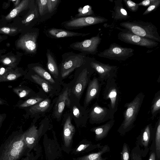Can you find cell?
<instances>
[{
	"label": "cell",
	"instance_id": "obj_1",
	"mask_svg": "<svg viewBox=\"0 0 160 160\" xmlns=\"http://www.w3.org/2000/svg\"><path fill=\"white\" fill-rule=\"evenodd\" d=\"M144 95L138 94L132 101L126 103L123 112V120L117 130L120 135L124 136L134 127L135 122L142 104Z\"/></svg>",
	"mask_w": 160,
	"mask_h": 160
},
{
	"label": "cell",
	"instance_id": "obj_2",
	"mask_svg": "<svg viewBox=\"0 0 160 160\" xmlns=\"http://www.w3.org/2000/svg\"><path fill=\"white\" fill-rule=\"evenodd\" d=\"M120 25L134 34L158 42H160L158 28L151 22L133 20L122 22Z\"/></svg>",
	"mask_w": 160,
	"mask_h": 160
},
{
	"label": "cell",
	"instance_id": "obj_3",
	"mask_svg": "<svg viewBox=\"0 0 160 160\" xmlns=\"http://www.w3.org/2000/svg\"><path fill=\"white\" fill-rule=\"evenodd\" d=\"M134 51L132 48L122 47L114 42L98 55L99 57L110 60L124 61L134 55Z\"/></svg>",
	"mask_w": 160,
	"mask_h": 160
},
{
	"label": "cell",
	"instance_id": "obj_4",
	"mask_svg": "<svg viewBox=\"0 0 160 160\" xmlns=\"http://www.w3.org/2000/svg\"><path fill=\"white\" fill-rule=\"evenodd\" d=\"M115 78H109L106 80L103 93V99H109L108 108L114 114L118 109L119 100V91Z\"/></svg>",
	"mask_w": 160,
	"mask_h": 160
},
{
	"label": "cell",
	"instance_id": "obj_5",
	"mask_svg": "<svg viewBox=\"0 0 160 160\" xmlns=\"http://www.w3.org/2000/svg\"><path fill=\"white\" fill-rule=\"evenodd\" d=\"M117 35L118 38L125 43L151 48L157 46L158 42L134 34L123 29Z\"/></svg>",
	"mask_w": 160,
	"mask_h": 160
},
{
	"label": "cell",
	"instance_id": "obj_6",
	"mask_svg": "<svg viewBox=\"0 0 160 160\" xmlns=\"http://www.w3.org/2000/svg\"><path fill=\"white\" fill-rule=\"evenodd\" d=\"M37 38L36 32L23 31L15 42L16 48L28 53H35L37 49Z\"/></svg>",
	"mask_w": 160,
	"mask_h": 160
},
{
	"label": "cell",
	"instance_id": "obj_7",
	"mask_svg": "<svg viewBox=\"0 0 160 160\" xmlns=\"http://www.w3.org/2000/svg\"><path fill=\"white\" fill-rule=\"evenodd\" d=\"M90 65L97 73L98 78L102 83L105 81L112 78H115L119 67L105 64L96 60L91 62Z\"/></svg>",
	"mask_w": 160,
	"mask_h": 160
},
{
	"label": "cell",
	"instance_id": "obj_8",
	"mask_svg": "<svg viewBox=\"0 0 160 160\" xmlns=\"http://www.w3.org/2000/svg\"><path fill=\"white\" fill-rule=\"evenodd\" d=\"M114 114L108 108L95 103L91 108L89 118L92 124H100L114 119Z\"/></svg>",
	"mask_w": 160,
	"mask_h": 160
},
{
	"label": "cell",
	"instance_id": "obj_9",
	"mask_svg": "<svg viewBox=\"0 0 160 160\" xmlns=\"http://www.w3.org/2000/svg\"><path fill=\"white\" fill-rule=\"evenodd\" d=\"M99 34L90 38L73 43L71 45L70 47L86 53L96 54L98 52V48L102 40Z\"/></svg>",
	"mask_w": 160,
	"mask_h": 160
},
{
	"label": "cell",
	"instance_id": "obj_10",
	"mask_svg": "<svg viewBox=\"0 0 160 160\" xmlns=\"http://www.w3.org/2000/svg\"><path fill=\"white\" fill-rule=\"evenodd\" d=\"M76 54L68 57L62 65L61 74L65 78L73 72L76 68L81 66L85 62V55Z\"/></svg>",
	"mask_w": 160,
	"mask_h": 160
},
{
	"label": "cell",
	"instance_id": "obj_11",
	"mask_svg": "<svg viewBox=\"0 0 160 160\" xmlns=\"http://www.w3.org/2000/svg\"><path fill=\"white\" fill-rule=\"evenodd\" d=\"M108 21L103 17L90 16L72 19L67 22L65 25L68 28H78L103 23Z\"/></svg>",
	"mask_w": 160,
	"mask_h": 160
},
{
	"label": "cell",
	"instance_id": "obj_12",
	"mask_svg": "<svg viewBox=\"0 0 160 160\" xmlns=\"http://www.w3.org/2000/svg\"><path fill=\"white\" fill-rule=\"evenodd\" d=\"M154 133V128L151 123L147 125L142 129L137 138L136 142L142 151V158L145 157L148 152L149 144L152 142Z\"/></svg>",
	"mask_w": 160,
	"mask_h": 160
},
{
	"label": "cell",
	"instance_id": "obj_13",
	"mask_svg": "<svg viewBox=\"0 0 160 160\" xmlns=\"http://www.w3.org/2000/svg\"><path fill=\"white\" fill-rule=\"evenodd\" d=\"M102 84L98 78L95 77L89 82L85 99V104L86 106L88 105L93 99L98 96Z\"/></svg>",
	"mask_w": 160,
	"mask_h": 160
},
{
	"label": "cell",
	"instance_id": "obj_14",
	"mask_svg": "<svg viewBox=\"0 0 160 160\" xmlns=\"http://www.w3.org/2000/svg\"><path fill=\"white\" fill-rule=\"evenodd\" d=\"M30 2L29 0L21 1L18 5L14 7L8 14L2 18V23L6 25L16 18L21 16V13L29 8Z\"/></svg>",
	"mask_w": 160,
	"mask_h": 160
},
{
	"label": "cell",
	"instance_id": "obj_15",
	"mask_svg": "<svg viewBox=\"0 0 160 160\" xmlns=\"http://www.w3.org/2000/svg\"><path fill=\"white\" fill-rule=\"evenodd\" d=\"M88 70L85 68L83 69L78 77L72 91L78 98H80L88 83Z\"/></svg>",
	"mask_w": 160,
	"mask_h": 160
},
{
	"label": "cell",
	"instance_id": "obj_16",
	"mask_svg": "<svg viewBox=\"0 0 160 160\" xmlns=\"http://www.w3.org/2000/svg\"><path fill=\"white\" fill-rule=\"evenodd\" d=\"M22 53L17 52L16 54L12 52L2 55L0 57V63L3 65L14 68L21 61Z\"/></svg>",
	"mask_w": 160,
	"mask_h": 160
},
{
	"label": "cell",
	"instance_id": "obj_17",
	"mask_svg": "<svg viewBox=\"0 0 160 160\" xmlns=\"http://www.w3.org/2000/svg\"><path fill=\"white\" fill-rule=\"evenodd\" d=\"M122 2V0L114 1V6L113 10H110L112 14V18L114 20H126L130 18L123 7Z\"/></svg>",
	"mask_w": 160,
	"mask_h": 160
},
{
	"label": "cell",
	"instance_id": "obj_18",
	"mask_svg": "<svg viewBox=\"0 0 160 160\" xmlns=\"http://www.w3.org/2000/svg\"><path fill=\"white\" fill-rule=\"evenodd\" d=\"M115 120L113 119L108 121L105 124L94 127L91 130L95 134L96 140H101L105 138L113 126Z\"/></svg>",
	"mask_w": 160,
	"mask_h": 160
},
{
	"label": "cell",
	"instance_id": "obj_19",
	"mask_svg": "<svg viewBox=\"0 0 160 160\" xmlns=\"http://www.w3.org/2000/svg\"><path fill=\"white\" fill-rule=\"evenodd\" d=\"M69 89L67 88L58 98L55 107L54 114L58 118L61 116L65 105L69 106L70 101L68 98Z\"/></svg>",
	"mask_w": 160,
	"mask_h": 160
},
{
	"label": "cell",
	"instance_id": "obj_20",
	"mask_svg": "<svg viewBox=\"0 0 160 160\" xmlns=\"http://www.w3.org/2000/svg\"><path fill=\"white\" fill-rule=\"evenodd\" d=\"M75 132V128L72 124L70 116L67 118L63 128V137L65 146L68 147Z\"/></svg>",
	"mask_w": 160,
	"mask_h": 160
},
{
	"label": "cell",
	"instance_id": "obj_21",
	"mask_svg": "<svg viewBox=\"0 0 160 160\" xmlns=\"http://www.w3.org/2000/svg\"><path fill=\"white\" fill-rule=\"evenodd\" d=\"M153 143L156 155V160H160V118L159 117L154 128L152 141Z\"/></svg>",
	"mask_w": 160,
	"mask_h": 160
},
{
	"label": "cell",
	"instance_id": "obj_22",
	"mask_svg": "<svg viewBox=\"0 0 160 160\" xmlns=\"http://www.w3.org/2000/svg\"><path fill=\"white\" fill-rule=\"evenodd\" d=\"M24 135L22 136L21 139L16 141L13 142L8 152V157L9 158L10 160L15 159L20 154L24 146L23 139Z\"/></svg>",
	"mask_w": 160,
	"mask_h": 160
},
{
	"label": "cell",
	"instance_id": "obj_23",
	"mask_svg": "<svg viewBox=\"0 0 160 160\" xmlns=\"http://www.w3.org/2000/svg\"><path fill=\"white\" fill-rule=\"evenodd\" d=\"M110 151V148L108 145H102L97 152L81 157L78 160H107V158L102 157V155Z\"/></svg>",
	"mask_w": 160,
	"mask_h": 160
},
{
	"label": "cell",
	"instance_id": "obj_24",
	"mask_svg": "<svg viewBox=\"0 0 160 160\" xmlns=\"http://www.w3.org/2000/svg\"><path fill=\"white\" fill-rule=\"evenodd\" d=\"M48 33L52 37L57 38L72 37L76 36H85L90 34L82 33L68 31L65 30L52 28L48 30Z\"/></svg>",
	"mask_w": 160,
	"mask_h": 160
},
{
	"label": "cell",
	"instance_id": "obj_25",
	"mask_svg": "<svg viewBox=\"0 0 160 160\" xmlns=\"http://www.w3.org/2000/svg\"><path fill=\"white\" fill-rule=\"evenodd\" d=\"M38 137V132L37 128L33 125L24 134L25 142L29 147L32 148L36 144Z\"/></svg>",
	"mask_w": 160,
	"mask_h": 160
},
{
	"label": "cell",
	"instance_id": "obj_26",
	"mask_svg": "<svg viewBox=\"0 0 160 160\" xmlns=\"http://www.w3.org/2000/svg\"><path fill=\"white\" fill-rule=\"evenodd\" d=\"M23 30L18 27L8 24L0 27V33L9 36H15L21 33Z\"/></svg>",
	"mask_w": 160,
	"mask_h": 160
},
{
	"label": "cell",
	"instance_id": "obj_27",
	"mask_svg": "<svg viewBox=\"0 0 160 160\" xmlns=\"http://www.w3.org/2000/svg\"><path fill=\"white\" fill-rule=\"evenodd\" d=\"M151 118L153 119L160 111V90L158 91L154 95L151 107Z\"/></svg>",
	"mask_w": 160,
	"mask_h": 160
},
{
	"label": "cell",
	"instance_id": "obj_28",
	"mask_svg": "<svg viewBox=\"0 0 160 160\" xmlns=\"http://www.w3.org/2000/svg\"><path fill=\"white\" fill-rule=\"evenodd\" d=\"M50 103V100L47 98L32 106L30 108L29 111L32 114L44 112L49 107Z\"/></svg>",
	"mask_w": 160,
	"mask_h": 160
},
{
	"label": "cell",
	"instance_id": "obj_29",
	"mask_svg": "<svg viewBox=\"0 0 160 160\" xmlns=\"http://www.w3.org/2000/svg\"><path fill=\"white\" fill-rule=\"evenodd\" d=\"M47 55L48 69L55 78H57L58 75V70L56 62L50 52H48Z\"/></svg>",
	"mask_w": 160,
	"mask_h": 160
},
{
	"label": "cell",
	"instance_id": "obj_30",
	"mask_svg": "<svg viewBox=\"0 0 160 160\" xmlns=\"http://www.w3.org/2000/svg\"><path fill=\"white\" fill-rule=\"evenodd\" d=\"M21 76L18 69H13L11 71L0 76V82L9 81L15 80Z\"/></svg>",
	"mask_w": 160,
	"mask_h": 160
},
{
	"label": "cell",
	"instance_id": "obj_31",
	"mask_svg": "<svg viewBox=\"0 0 160 160\" xmlns=\"http://www.w3.org/2000/svg\"><path fill=\"white\" fill-rule=\"evenodd\" d=\"M32 69L44 79L52 83H55V81L50 74L41 67L39 66H35L33 67Z\"/></svg>",
	"mask_w": 160,
	"mask_h": 160
},
{
	"label": "cell",
	"instance_id": "obj_32",
	"mask_svg": "<svg viewBox=\"0 0 160 160\" xmlns=\"http://www.w3.org/2000/svg\"><path fill=\"white\" fill-rule=\"evenodd\" d=\"M31 77L35 82L42 87L45 92H48L50 91L51 89L50 85L45 79L36 74L32 75Z\"/></svg>",
	"mask_w": 160,
	"mask_h": 160
},
{
	"label": "cell",
	"instance_id": "obj_33",
	"mask_svg": "<svg viewBox=\"0 0 160 160\" xmlns=\"http://www.w3.org/2000/svg\"><path fill=\"white\" fill-rule=\"evenodd\" d=\"M135 144L131 151L130 160H142V151L139 144L136 142Z\"/></svg>",
	"mask_w": 160,
	"mask_h": 160
},
{
	"label": "cell",
	"instance_id": "obj_34",
	"mask_svg": "<svg viewBox=\"0 0 160 160\" xmlns=\"http://www.w3.org/2000/svg\"><path fill=\"white\" fill-rule=\"evenodd\" d=\"M94 13L92 7L89 5H87L78 9V13L77 16L78 17H88L93 15Z\"/></svg>",
	"mask_w": 160,
	"mask_h": 160
},
{
	"label": "cell",
	"instance_id": "obj_35",
	"mask_svg": "<svg viewBox=\"0 0 160 160\" xmlns=\"http://www.w3.org/2000/svg\"><path fill=\"white\" fill-rule=\"evenodd\" d=\"M130 148L128 145L124 142L122 147L121 152V160H130Z\"/></svg>",
	"mask_w": 160,
	"mask_h": 160
},
{
	"label": "cell",
	"instance_id": "obj_36",
	"mask_svg": "<svg viewBox=\"0 0 160 160\" xmlns=\"http://www.w3.org/2000/svg\"><path fill=\"white\" fill-rule=\"evenodd\" d=\"M43 100L42 98H35L29 99L20 105L19 107L20 108H25L34 105L41 102Z\"/></svg>",
	"mask_w": 160,
	"mask_h": 160
},
{
	"label": "cell",
	"instance_id": "obj_37",
	"mask_svg": "<svg viewBox=\"0 0 160 160\" xmlns=\"http://www.w3.org/2000/svg\"><path fill=\"white\" fill-rule=\"evenodd\" d=\"M123 1L128 9L131 12H135L138 10V3L129 0H123Z\"/></svg>",
	"mask_w": 160,
	"mask_h": 160
},
{
	"label": "cell",
	"instance_id": "obj_38",
	"mask_svg": "<svg viewBox=\"0 0 160 160\" xmlns=\"http://www.w3.org/2000/svg\"><path fill=\"white\" fill-rule=\"evenodd\" d=\"M160 5V0H156L154 3L147 8L143 13L142 15H146L155 11Z\"/></svg>",
	"mask_w": 160,
	"mask_h": 160
},
{
	"label": "cell",
	"instance_id": "obj_39",
	"mask_svg": "<svg viewBox=\"0 0 160 160\" xmlns=\"http://www.w3.org/2000/svg\"><path fill=\"white\" fill-rule=\"evenodd\" d=\"M47 0H37L39 12L40 15L41 16H42L44 14L45 11L47 9Z\"/></svg>",
	"mask_w": 160,
	"mask_h": 160
},
{
	"label": "cell",
	"instance_id": "obj_40",
	"mask_svg": "<svg viewBox=\"0 0 160 160\" xmlns=\"http://www.w3.org/2000/svg\"><path fill=\"white\" fill-rule=\"evenodd\" d=\"M58 1V0H47V9L49 12H51L54 10Z\"/></svg>",
	"mask_w": 160,
	"mask_h": 160
},
{
	"label": "cell",
	"instance_id": "obj_41",
	"mask_svg": "<svg viewBox=\"0 0 160 160\" xmlns=\"http://www.w3.org/2000/svg\"><path fill=\"white\" fill-rule=\"evenodd\" d=\"M151 142L152 143L149 149L150 151L148 160H156V155L154 146L153 143L152 142Z\"/></svg>",
	"mask_w": 160,
	"mask_h": 160
},
{
	"label": "cell",
	"instance_id": "obj_42",
	"mask_svg": "<svg viewBox=\"0 0 160 160\" xmlns=\"http://www.w3.org/2000/svg\"><path fill=\"white\" fill-rule=\"evenodd\" d=\"M14 91L20 98L25 97L30 92L28 90L19 88L14 89Z\"/></svg>",
	"mask_w": 160,
	"mask_h": 160
},
{
	"label": "cell",
	"instance_id": "obj_43",
	"mask_svg": "<svg viewBox=\"0 0 160 160\" xmlns=\"http://www.w3.org/2000/svg\"><path fill=\"white\" fill-rule=\"evenodd\" d=\"M156 0H145L142 1L138 3L139 6H142L145 7H149Z\"/></svg>",
	"mask_w": 160,
	"mask_h": 160
},
{
	"label": "cell",
	"instance_id": "obj_44",
	"mask_svg": "<svg viewBox=\"0 0 160 160\" xmlns=\"http://www.w3.org/2000/svg\"><path fill=\"white\" fill-rule=\"evenodd\" d=\"M13 68L11 67L5 66V67H0V76L13 70Z\"/></svg>",
	"mask_w": 160,
	"mask_h": 160
},
{
	"label": "cell",
	"instance_id": "obj_45",
	"mask_svg": "<svg viewBox=\"0 0 160 160\" xmlns=\"http://www.w3.org/2000/svg\"><path fill=\"white\" fill-rule=\"evenodd\" d=\"M72 111L74 117L77 118H79L80 115V112L76 106H73Z\"/></svg>",
	"mask_w": 160,
	"mask_h": 160
},
{
	"label": "cell",
	"instance_id": "obj_46",
	"mask_svg": "<svg viewBox=\"0 0 160 160\" xmlns=\"http://www.w3.org/2000/svg\"><path fill=\"white\" fill-rule=\"evenodd\" d=\"M8 38V36L4 35H1L0 34V42L4 40H6Z\"/></svg>",
	"mask_w": 160,
	"mask_h": 160
},
{
	"label": "cell",
	"instance_id": "obj_47",
	"mask_svg": "<svg viewBox=\"0 0 160 160\" xmlns=\"http://www.w3.org/2000/svg\"><path fill=\"white\" fill-rule=\"evenodd\" d=\"M11 1H12L13 2L14 5L15 7L20 3L21 1L20 0H11Z\"/></svg>",
	"mask_w": 160,
	"mask_h": 160
},
{
	"label": "cell",
	"instance_id": "obj_48",
	"mask_svg": "<svg viewBox=\"0 0 160 160\" xmlns=\"http://www.w3.org/2000/svg\"><path fill=\"white\" fill-rule=\"evenodd\" d=\"M6 51V50L5 49H0V57Z\"/></svg>",
	"mask_w": 160,
	"mask_h": 160
},
{
	"label": "cell",
	"instance_id": "obj_49",
	"mask_svg": "<svg viewBox=\"0 0 160 160\" xmlns=\"http://www.w3.org/2000/svg\"><path fill=\"white\" fill-rule=\"evenodd\" d=\"M2 120V118L1 116H0V124L1 123V122Z\"/></svg>",
	"mask_w": 160,
	"mask_h": 160
},
{
	"label": "cell",
	"instance_id": "obj_50",
	"mask_svg": "<svg viewBox=\"0 0 160 160\" xmlns=\"http://www.w3.org/2000/svg\"><path fill=\"white\" fill-rule=\"evenodd\" d=\"M3 102L2 101L0 100V104H2Z\"/></svg>",
	"mask_w": 160,
	"mask_h": 160
},
{
	"label": "cell",
	"instance_id": "obj_51",
	"mask_svg": "<svg viewBox=\"0 0 160 160\" xmlns=\"http://www.w3.org/2000/svg\"><path fill=\"white\" fill-rule=\"evenodd\" d=\"M2 26L0 24V27H2Z\"/></svg>",
	"mask_w": 160,
	"mask_h": 160
}]
</instances>
